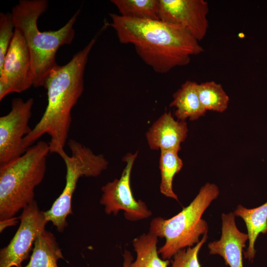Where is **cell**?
<instances>
[{
    "label": "cell",
    "mask_w": 267,
    "mask_h": 267,
    "mask_svg": "<svg viewBox=\"0 0 267 267\" xmlns=\"http://www.w3.org/2000/svg\"><path fill=\"white\" fill-rule=\"evenodd\" d=\"M34 99H14L11 109L0 117V165L20 157L26 151L23 139L31 131L29 122Z\"/></svg>",
    "instance_id": "9"
},
{
    "label": "cell",
    "mask_w": 267,
    "mask_h": 267,
    "mask_svg": "<svg viewBox=\"0 0 267 267\" xmlns=\"http://www.w3.org/2000/svg\"><path fill=\"white\" fill-rule=\"evenodd\" d=\"M219 192L216 184L207 183L190 204L177 215L169 219L158 217L152 220L149 232L166 240L158 251L163 260H169L180 250L197 244L200 236L207 234L208 224L201 217Z\"/></svg>",
    "instance_id": "5"
},
{
    "label": "cell",
    "mask_w": 267,
    "mask_h": 267,
    "mask_svg": "<svg viewBox=\"0 0 267 267\" xmlns=\"http://www.w3.org/2000/svg\"><path fill=\"white\" fill-rule=\"evenodd\" d=\"M160 20L178 25L200 41L209 27V9L204 0H159Z\"/></svg>",
    "instance_id": "11"
},
{
    "label": "cell",
    "mask_w": 267,
    "mask_h": 267,
    "mask_svg": "<svg viewBox=\"0 0 267 267\" xmlns=\"http://www.w3.org/2000/svg\"><path fill=\"white\" fill-rule=\"evenodd\" d=\"M33 86L29 49L24 37L15 29L14 35L0 69V100L12 93H20Z\"/></svg>",
    "instance_id": "10"
},
{
    "label": "cell",
    "mask_w": 267,
    "mask_h": 267,
    "mask_svg": "<svg viewBox=\"0 0 267 267\" xmlns=\"http://www.w3.org/2000/svg\"><path fill=\"white\" fill-rule=\"evenodd\" d=\"M137 152L127 153L123 159L126 163L119 178L107 182L101 188L103 193L100 203L104 206L106 214L117 215L124 212L125 218L130 221H137L148 218L152 215L146 203L134 198L131 187V176Z\"/></svg>",
    "instance_id": "7"
},
{
    "label": "cell",
    "mask_w": 267,
    "mask_h": 267,
    "mask_svg": "<svg viewBox=\"0 0 267 267\" xmlns=\"http://www.w3.org/2000/svg\"><path fill=\"white\" fill-rule=\"evenodd\" d=\"M197 83L187 81L174 94L170 104L175 107V115L178 120L195 121L205 115L206 110L202 105L198 93Z\"/></svg>",
    "instance_id": "14"
},
{
    "label": "cell",
    "mask_w": 267,
    "mask_h": 267,
    "mask_svg": "<svg viewBox=\"0 0 267 267\" xmlns=\"http://www.w3.org/2000/svg\"><path fill=\"white\" fill-rule=\"evenodd\" d=\"M47 6L46 0H20L12 9L15 29L23 35L29 49L36 88L44 87L50 72L58 65L55 58L59 47L72 42L74 25L80 12L77 11L59 29L42 32L38 20Z\"/></svg>",
    "instance_id": "3"
},
{
    "label": "cell",
    "mask_w": 267,
    "mask_h": 267,
    "mask_svg": "<svg viewBox=\"0 0 267 267\" xmlns=\"http://www.w3.org/2000/svg\"><path fill=\"white\" fill-rule=\"evenodd\" d=\"M20 223L9 243L0 251V267H22L27 260L38 236L45 230L48 222L44 212L34 201L22 210Z\"/></svg>",
    "instance_id": "8"
},
{
    "label": "cell",
    "mask_w": 267,
    "mask_h": 267,
    "mask_svg": "<svg viewBox=\"0 0 267 267\" xmlns=\"http://www.w3.org/2000/svg\"><path fill=\"white\" fill-rule=\"evenodd\" d=\"M222 220L221 237L208 244L210 254L220 255L230 267H243L242 252L248 235L237 228L234 213L222 214Z\"/></svg>",
    "instance_id": "13"
},
{
    "label": "cell",
    "mask_w": 267,
    "mask_h": 267,
    "mask_svg": "<svg viewBox=\"0 0 267 267\" xmlns=\"http://www.w3.org/2000/svg\"><path fill=\"white\" fill-rule=\"evenodd\" d=\"M50 153L48 143L39 141L20 157L0 165V221L14 216L35 200Z\"/></svg>",
    "instance_id": "4"
},
{
    "label": "cell",
    "mask_w": 267,
    "mask_h": 267,
    "mask_svg": "<svg viewBox=\"0 0 267 267\" xmlns=\"http://www.w3.org/2000/svg\"><path fill=\"white\" fill-rule=\"evenodd\" d=\"M157 243L158 237L150 232L134 238L133 246L136 257L131 267H168L170 261L159 257Z\"/></svg>",
    "instance_id": "17"
},
{
    "label": "cell",
    "mask_w": 267,
    "mask_h": 267,
    "mask_svg": "<svg viewBox=\"0 0 267 267\" xmlns=\"http://www.w3.org/2000/svg\"><path fill=\"white\" fill-rule=\"evenodd\" d=\"M178 153L174 151L161 150L159 159L160 192L164 196L176 200H178V197L173 190V181L175 176L183 166L182 160Z\"/></svg>",
    "instance_id": "19"
},
{
    "label": "cell",
    "mask_w": 267,
    "mask_h": 267,
    "mask_svg": "<svg viewBox=\"0 0 267 267\" xmlns=\"http://www.w3.org/2000/svg\"><path fill=\"white\" fill-rule=\"evenodd\" d=\"M18 218L13 217L2 221H0V231L2 232L4 229L8 226L15 225L18 222Z\"/></svg>",
    "instance_id": "23"
},
{
    "label": "cell",
    "mask_w": 267,
    "mask_h": 267,
    "mask_svg": "<svg viewBox=\"0 0 267 267\" xmlns=\"http://www.w3.org/2000/svg\"><path fill=\"white\" fill-rule=\"evenodd\" d=\"M15 26L12 13H0V69L14 35Z\"/></svg>",
    "instance_id": "21"
},
{
    "label": "cell",
    "mask_w": 267,
    "mask_h": 267,
    "mask_svg": "<svg viewBox=\"0 0 267 267\" xmlns=\"http://www.w3.org/2000/svg\"><path fill=\"white\" fill-rule=\"evenodd\" d=\"M124 262L123 267H131L133 258L131 252L125 250L123 254Z\"/></svg>",
    "instance_id": "24"
},
{
    "label": "cell",
    "mask_w": 267,
    "mask_h": 267,
    "mask_svg": "<svg viewBox=\"0 0 267 267\" xmlns=\"http://www.w3.org/2000/svg\"><path fill=\"white\" fill-rule=\"evenodd\" d=\"M123 17L148 20H160L159 0H112Z\"/></svg>",
    "instance_id": "18"
},
{
    "label": "cell",
    "mask_w": 267,
    "mask_h": 267,
    "mask_svg": "<svg viewBox=\"0 0 267 267\" xmlns=\"http://www.w3.org/2000/svg\"><path fill=\"white\" fill-rule=\"evenodd\" d=\"M63 258L54 235L45 230L35 241L29 262L22 267H58V261Z\"/></svg>",
    "instance_id": "16"
},
{
    "label": "cell",
    "mask_w": 267,
    "mask_h": 267,
    "mask_svg": "<svg viewBox=\"0 0 267 267\" xmlns=\"http://www.w3.org/2000/svg\"><path fill=\"white\" fill-rule=\"evenodd\" d=\"M121 44H133L137 54L157 73L164 74L189 64L191 56L204 51L189 32L161 20L137 19L109 14Z\"/></svg>",
    "instance_id": "1"
},
{
    "label": "cell",
    "mask_w": 267,
    "mask_h": 267,
    "mask_svg": "<svg viewBox=\"0 0 267 267\" xmlns=\"http://www.w3.org/2000/svg\"><path fill=\"white\" fill-rule=\"evenodd\" d=\"M207 239V234H204L199 242L193 247H190L179 251L174 256L171 267H201L198 255Z\"/></svg>",
    "instance_id": "22"
},
{
    "label": "cell",
    "mask_w": 267,
    "mask_h": 267,
    "mask_svg": "<svg viewBox=\"0 0 267 267\" xmlns=\"http://www.w3.org/2000/svg\"><path fill=\"white\" fill-rule=\"evenodd\" d=\"M187 124L185 121L176 120L171 113H164L145 134L148 145L153 150L179 152L180 145L187 137Z\"/></svg>",
    "instance_id": "12"
},
{
    "label": "cell",
    "mask_w": 267,
    "mask_h": 267,
    "mask_svg": "<svg viewBox=\"0 0 267 267\" xmlns=\"http://www.w3.org/2000/svg\"><path fill=\"white\" fill-rule=\"evenodd\" d=\"M233 213L241 218L246 224L249 246L244 252V257L252 261L256 253L254 245L256 239L259 234L267 233V202L253 209H247L239 205Z\"/></svg>",
    "instance_id": "15"
},
{
    "label": "cell",
    "mask_w": 267,
    "mask_h": 267,
    "mask_svg": "<svg viewBox=\"0 0 267 267\" xmlns=\"http://www.w3.org/2000/svg\"><path fill=\"white\" fill-rule=\"evenodd\" d=\"M96 34L66 64L58 65L49 74L44 88L47 104L38 123L23 139L27 150L45 134L50 137V153L60 155L65 151L72 122L71 111L84 90V74L89 55L97 39Z\"/></svg>",
    "instance_id": "2"
},
{
    "label": "cell",
    "mask_w": 267,
    "mask_h": 267,
    "mask_svg": "<svg viewBox=\"0 0 267 267\" xmlns=\"http://www.w3.org/2000/svg\"><path fill=\"white\" fill-rule=\"evenodd\" d=\"M200 102L207 111L222 113L228 107L229 98L222 86L214 81L197 84Z\"/></svg>",
    "instance_id": "20"
},
{
    "label": "cell",
    "mask_w": 267,
    "mask_h": 267,
    "mask_svg": "<svg viewBox=\"0 0 267 267\" xmlns=\"http://www.w3.org/2000/svg\"><path fill=\"white\" fill-rule=\"evenodd\" d=\"M68 145L70 155L65 151L59 155L66 166L65 187L51 208L44 212L46 220L51 222L60 232L67 226V216L72 214V198L79 179L82 177H96L108 165V161L102 154H94L90 148L75 139H70Z\"/></svg>",
    "instance_id": "6"
}]
</instances>
